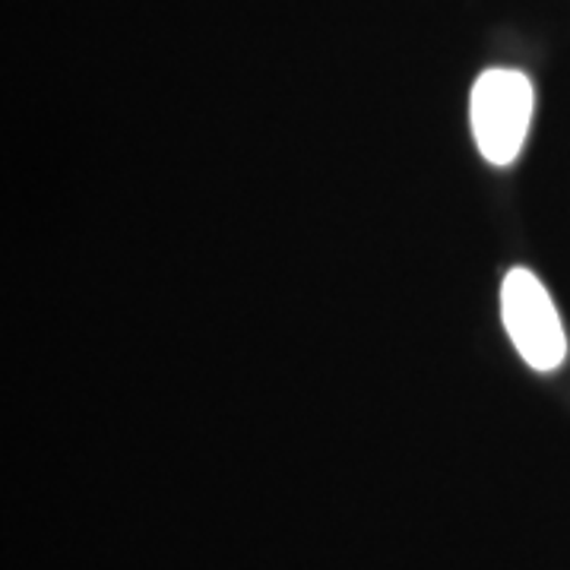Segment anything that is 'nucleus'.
<instances>
[{
  "label": "nucleus",
  "mask_w": 570,
  "mask_h": 570,
  "mask_svg": "<svg viewBox=\"0 0 570 570\" xmlns=\"http://www.w3.org/2000/svg\"><path fill=\"white\" fill-rule=\"evenodd\" d=\"M532 121V82L520 70L491 67L485 70L469 96V124L479 153L491 165H510L530 134Z\"/></svg>",
  "instance_id": "1"
},
{
  "label": "nucleus",
  "mask_w": 570,
  "mask_h": 570,
  "mask_svg": "<svg viewBox=\"0 0 570 570\" xmlns=\"http://www.w3.org/2000/svg\"><path fill=\"white\" fill-rule=\"evenodd\" d=\"M501 317L510 343L532 371H558L568 358V336L549 288L527 266H513L501 285Z\"/></svg>",
  "instance_id": "2"
}]
</instances>
